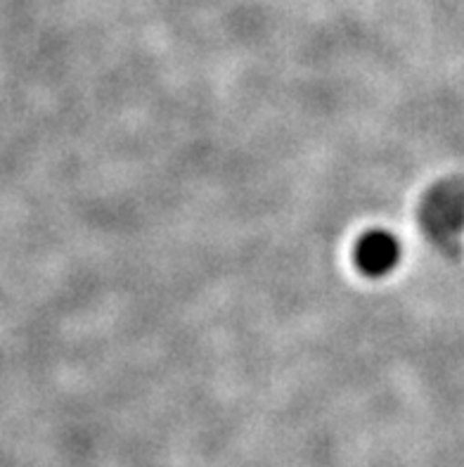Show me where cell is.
<instances>
[{
  "instance_id": "6da1fadb",
  "label": "cell",
  "mask_w": 464,
  "mask_h": 467,
  "mask_svg": "<svg viewBox=\"0 0 464 467\" xmlns=\"http://www.w3.org/2000/svg\"><path fill=\"white\" fill-rule=\"evenodd\" d=\"M424 221L441 240L458 237L464 231V185L448 183L434 190L427 200Z\"/></svg>"
},
{
  "instance_id": "7a4b0ae2",
  "label": "cell",
  "mask_w": 464,
  "mask_h": 467,
  "mask_svg": "<svg viewBox=\"0 0 464 467\" xmlns=\"http://www.w3.org/2000/svg\"><path fill=\"white\" fill-rule=\"evenodd\" d=\"M400 247L396 243L394 235L388 233H370L360 240L358 249H356V261H358L360 271L376 278V275H384L391 268L398 264Z\"/></svg>"
}]
</instances>
